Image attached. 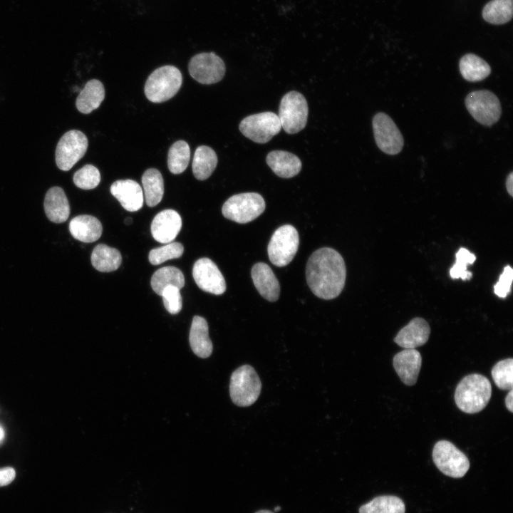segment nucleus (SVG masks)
I'll list each match as a JSON object with an SVG mask.
<instances>
[{"label": "nucleus", "mask_w": 513, "mask_h": 513, "mask_svg": "<svg viewBox=\"0 0 513 513\" xmlns=\"http://www.w3.org/2000/svg\"><path fill=\"white\" fill-rule=\"evenodd\" d=\"M306 276L311 291L318 298L329 300L342 291L346 268L342 256L335 249L323 247L315 251L306 264Z\"/></svg>", "instance_id": "f257e3e1"}, {"label": "nucleus", "mask_w": 513, "mask_h": 513, "mask_svg": "<svg viewBox=\"0 0 513 513\" xmlns=\"http://www.w3.org/2000/svg\"><path fill=\"white\" fill-rule=\"evenodd\" d=\"M492 396V385L487 378L478 374H470L457 384L455 401L464 413L473 414L482 410Z\"/></svg>", "instance_id": "f03ea898"}, {"label": "nucleus", "mask_w": 513, "mask_h": 513, "mask_svg": "<svg viewBox=\"0 0 513 513\" xmlns=\"http://www.w3.org/2000/svg\"><path fill=\"white\" fill-rule=\"evenodd\" d=\"M182 83L180 71L167 65L155 69L145 84V94L152 103H162L172 98L180 90Z\"/></svg>", "instance_id": "7ed1b4c3"}, {"label": "nucleus", "mask_w": 513, "mask_h": 513, "mask_svg": "<svg viewBox=\"0 0 513 513\" xmlns=\"http://www.w3.org/2000/svg\"><path fill=\"white\" fill-rule=\"evenodd\" d=\"M261 390V380L252 366L243 365L232 373L229 394L236 405L247 407L252 405L258 399Z\"/></svg>", "instance_id": "20e7f679"}, {"label": "nucleus", "mask_w": 513, "mask_h": 513, "mask_svg": "<svg viewBox=\"0 0 513 513\" xmlns=\"http://www.w3.org/2000/svg\"><path fill=\"white\" fill-rule=\"evenodd\" d=\"M265 202L256 192H245L230 197L223 204L222 214L228 219L240 224L257 218L265 209Z\"/></svg>", "instance_id": "39448f33"}, {"label": "nucleus", "mask_w": 513, "mask_h": 513, "mask_svg": "<svg viewBox=\"0 0 513 513\" xmlns=\"http://www.w3.org/2000/svg\"><path fill=\"white\" fill-rule=\"evenodd\" d=\"M309 108L305 97L297 91H290L281 98L279 118L281 126L289 134L297 133L307 123Z\"/></svg>", "instance_id": "423d86ee"}, {"label": "nucleus", "mask_w": 513, "mask_h": 513, "mask_svg": "<svg viewBox=\"0 0 513 513\" xmlns=\"http://www.w3.org/2000/svg\"><path fill=\"white\" fill-rule=\"evenodd\" d=\"M299 244V237L294 227L285 224L277 228L267 247L270 261L279 267L286 266L295 256Z\"/></svg>", "instance_id": "0eeeda50"}, {"label": "nucleus", "mask_w": 513, "mask_h": 513, "mask_svg": "<svg viewBox=\"0 0 513 513\" xmlns=\"http://www.w3.org/2000/svg\"><path fill=\"white\" fill-rule=\"evenodd\" d=\"M432 460L440 472L453 478L462 477L470 468L467 457L447 440H440L435 443Z\"/></svg>", "instance_id": "6e6552de"}, {"label": "nucleus", "mask_w": 513, "mask_h": 513, "mask_svg": "<svg viewBox=\"0 0 513 513\" xmlns=\"http://www.w3.org/2000/svg\"><path fill=\"white\" fill-rule=\"evenodd\" d=\"M465 102L470 115L483 125L491 126L500 118L502 108L499 100L489 90L472 91L467 95Z\"/></svg>", "instance_id": "1a4fd4ad"}, {"label": "nucleus", "mask_w": 513, "mask_h": 513, "mask_svg": "<svg viewBox=\"0 0 513 513\" xmlns=\"http://www.w3.org/2000/svg\"><path fill=\"white\" fill-rule=\"evenodd\" d=\"M239 128L251 140L266 143L280 132L281 126L278 115L267 111L244 118L239 123Z\"/></svg>", "instance_id": "9d476101"}, {"label": "nucleus", "mask_w": 513, "mask_h": 513, "mask_svg": "<svg viewBox=\"0 0 513 513\" xmlns=\"http://www.w3.org/2000/svg\"><path fill=\"white\" fill-rule=\"evenodd\" d=\"M88 145L86 135L80 130L66 132L59 140L56 150V162L63 171H68L85 155Z\"/></svg>", "instance_id": "9b49d317"}, {"label": "nucleus", "mask_w": 513, "mask_h": 513, "mask_svg": "<svg viewBox=\"0 0 513 513\" xmlns=\"http://www.w3.org/2000/svg\"><path fill=\"white\" fill-rule=\"evenodd\" d=\"M375 141L383 152L395 155L404 145L403 137L392 118L384 113H378L373 118Z\"/></svg>", "instance_id": "f8f14e48"}, {"label": "nucleus", "mask_w": 513, "mask_h": 513, "mask_svg": "<svg viewBox=\"0 0 513 513\" xmlns=\"http://www.w3.org/2000/svg\"><path fill=\"white\" fill-rule=\"evenodd\" d=\"M190 76L202 84H212L220 81L225 74L222 59L214 52L200 53L190 61Z\"/></svg>", "instance_id": "ddd939ff"}, {"label": "nucleus", "mask_w": 513, "mask_h": 513, "mask_svg": "<svg viewBox=\"0 0 513 513\" xmlns=\"http://www.w3.org/2000/svg\"><path fill=\"white\" fill-rule=\"evenodd\" d=\"M192 276L198 287L205 292L220 295L226 291V282L222 274L208 258H201L195 263Z\"/></svg>", "instance_id": "4468645a"}, {"label": "nucleus", "mask_w": 513, "mask_h": 513, "mask_svg": "<svg viewBox=\"0 0 513 513\" xmlns=\"http://www.w3.org/2000/svg\"><path fill=\"white\" fill-rule=\"evenodd\" d=\"M182 227L180 215L173 209L159 212L151 224V234L154 239L162 244L172 242Z\"/></svg>", "instance_id": "2eb2a0df"}, {"label": "nucleus", "mask_w": 513, "mask_h": 513, "mask_svg": "<svg viewBox=\"0 0 513 513\" xmlns=\"http://www.w3.org/2000/svg\"><path fill=\"white\" fill-rule=\"evenodd\" d=\"M393 364L404 384L413 385L416 383L422 365V357L418 351L405 348L395 355Z\"/></svg>", "instance_id": "dca6fc26"}, {"label": "nucleus", "mask_w": 513, "mask_h": 513, "mask_svg": "<svg viewBox=\"0 0 513 513\" xmlns=\"http://www.w3.org/2000/svg\"><path fill=\"white\" fill-rule=\"evenodd\" d=\"M110 193L129 212L142 208L144 195L140 185L133 180H119L110 186Z\"/></svg>", "instance_id": "f3484780"}, {"label": "nucleus", "mask_w": 513, "mask_h": 513, "mask_svg": "<svg viewBox=\"0 0 513 513\" xmlns=\"http://www.w3.org/2000/svg\"><path fill=\"white\" fill-rule=\"evenodd\" d=\"M430 333L428 323L424 318L417 317L399 331L394 341L402 348L415 349L428 341Z\"/></svg>", "instance_id": "a211bd4d"}, {"label": "nucleus", "mask_w": 513, "mask_h": 513, "mask_svg": "<svg viewBox=\"0 0 513 513\" xmlns=\"http://www.w3.org/2000/svg\"><path fill=\"white\" fill-rule=\"evenodd\" d=\"M251 276L254 286L263 298L269 301H275L279 299V283L268 264L264 262L255 264L252 266Z\"/></svg>", "instance_id": "6ab92c4d"}, {"label": "nucleus", "mask_w": 513, "mask_h": 513, "mask_svg": "<svg viewBox=\"0 0 513 513\" xmlns=\"http://www.w3.org/2000/svg\"><path fill=\"white\" fill-rule=\"evenodd\" d=\"M43 206L48 219L54 223L64 222L70 215L68 198L59 187H53L47 191Z\"/></svg>", "instance_id": "aec40b11"}, {"label": "nucleus", "mask_w": 513, "mask_h": 513, "mask_svg": "<svg viewBox=\"0 0 513 513\" xmlns=\"http://www.w3.org/2000/svg\"><path fill=\"white\" fill-rule=\"evenodd\" d=\"M266 161L272 171L282 178L293 177L301 169L300 159L287 151L273 150L267 155Z\"/></svg>", "instance_id": "412c9836"}, {"label": "nucleus", "mask_w": 513, "mask_h": 513, "mask_svg": "<svg viewBox=\"0 0 513 513\" xmlns=\"http://www.w3.org/2000/svg\"><path fill=\"white\" fill-rule=\"evenodd\" d=\"M68 228L76 239L86 243L95 242L100 237L103 232L100 222L95 217L87 214L73 218Z\"/></svg>", "instance_id": "4be33fe9"}, {"label": "nucleus", "mask_w": 513, "mask_h": 513, "mask_svg": "<svg viewBox=\"0 0 513 513\" xmlns=\"http://www.w3.org/2000/svg\"><path fill=\"white\" fill-rule=\"evenodd\" d=\"M208 331V323L205 318L200 316H194L189 341L192 351L200 358H207L212 353L213 346Z\"/></svg>", "instance_id": "5701e85b"}, {"label": "nucleus", "mask_w": 513, "mask_h": 513, "mask_svg": "<svg viewBox=\"0 0 513 513\" xmlns=\"http://www.w3.org/2000/svg\"><path fill=\"white\" fill-rule=\"evenodd\" d=\"M105 98L103 83L96 79L88 81L81 90L76 100L77 109L83 114H88L97 109Z\"/></svg>", "instance_id": "b1692460"}, {"label": "nucleus", "mask_w": 513, "mask_h": 513, "mask_svg": "<svg viewBox=\"0 0 513 513\" xmlns=\"http://www.w3.org/2000/svg\"><path fill=\"white\" fill-rule=\"evenodd\" d=\"M459 68L462 76L470 82L482 81L491 73L489 65L474 53L464 55L460 60Z\"/></svg>", "instance_id": "393cba45"}, {"label": "nucleus", "mask_w": 513, "mask_h": 513, "mask_svg": "<svg viewBox=\"0 0 513 513\" xmlns=\"http://www.w3.org/2000/svg\"><path fill=\"white\" fill-rule=\"evenodd\" d=\"M90 260L96 270L110 272L115 271L120 266L122 256L118 249L100 244L93 249Z\"/></svg>", "instance_id": "a878e982"}, {"label": "nucleus", "mask_w": 513, "mask_h": 513, "mask_svg": "<svg viewBox=\"0 0 513 513\" xmlns=\"http://www.w3.org/2000/svg\"><path fill=\"white\" fill-rule=\"evenodd\" d=\"M217 164V156L214 150L206 145L199 146L192 160V172L199 180L207 179L214 172Z\"/></svg>", "instance_id": "bb28decb"}, {"label": "nucleus", "mask_w": 513, "mask_h": 513, "mask_svg": "<svg viewBox=\"0 0 513 513\" xmlns=\"http://www.w3.org/2000/svg\"><path fill=\"white\" fill-rule=\"evenodd\" d=\"M144 197L149 207L159 204L164 195V181L160 172L155 168L145 171L142 177Z\"/></svg>", "instance_id": "cd10ccee"}, {"label": "nucleus", "mask_w": 513, "mask_h": 513, "mask_svg": "<svg viewBox=\"0 0 513 513\" xmlns=\"http://www.w3.org/2000/svg\"><path fill=\"white\" fill-rule=\"evenodd\" d=\"M150 284L152 290L161 296L167 286H175L180 290L185 285V277L182 272L174 266H165L157 270L151 278Z\"/></svg>", "instance_id": "c85d7f7f"}, {"label": "nucleus", "mask_w": 513, "mask_h": 513, "mask_svg": "<svg viewBox=\"0 0 513 513\" xmlns=\"http://www.w3.org/2000/svg\"><path fill=\"white\" fill-rule=\"evenodd\" d=\"M405 504L401 499L393 495L378 496L362 505L359 513H405Z\"/></svg>", "instance_id": "c756f323"}, {"label": "nucleus", "mask_w": 513, "mask_h": 513, "mask_svg": "<svg viewBox=\"0 0 513 513\" xmlns=\"http://www.w3.org/2000/svg\"><path fill=\"white\" fill-rule=\"evenodd\" d=\"M512 0H492L483 8V19L492 24H504L512 17Z\"/></svg>", "instance_id": "7c9ffc66"}, {"label": "nucleus", "mask_w": 513, "mask_h": 513, "mask_svg": "<svg viewBox=\"0 0 513 513\" xmlns=\"http://www.w3.org/2000/svg\"><path fill=\"white\" fill-rule=\"evenodd\" d=\"M190 149L184 140H178L170 147L167 155V166L173 174L183 172L190 162Z\"/></svg>", "instance_id": "2f4dec72"}, {"label": "nucleus", "mask_w": 513, "mask_h": 513, "mask_svg": "<svg viewBox=\"0 0 513 513\" xmlns=\"http://www.w3.org/2000/svg\"><path fill=\"white\" fill-rule=\"evenodd\" d=\"M491 373L495 385L499 389H512L513 359L512 358L498 361L493 366Z\"/></svg>", "instance_id": "473e14b6"}, {"label": "nucleus", "mask_w": 513, "mask_h": 513, "mask_svg": "<svg viewBox=\"0 0 513 513\" xmlns=\"http://www.w3.org/2000/svg\"><path fill=\"white\" fill-rule=\"evenodd\" d=\"M184 252L183 245L180 242H170L152 249L149 253V261L153 265H158L169 259L180 258Z\"/></svg>", "instance_id": "72a5a7b5"}, {"label": "nucleus", "mask_w": 513, "mask_h": 513, "mask_svg": "<svg viewBox=\"0 0 513 513\" xmlns=\"http://www.w3.org/2000/svg\"><path fill=\"white\" fill-rule=\"evenodd\" d=\"M99 170L92 165H86L73 175V182L76 187L83 190L95 188L100 183Z\"/></svg>", "instance_id": "f704fd0d"}, {"label": "nucleus", "mask_w": 513, "mask_h": 513, "mask_svg": "<svg viewBox=\"0 0 513 513\" xmlns=\"http://www.w3.org/2000/svg\"><path fill=\"white\" fill-rule=\"evenodd\" d=\"M161 296L166 310L171 314L179 313L182 306V299L180 289L175 286H167Z\"/></svg>", "instance_id": "c9c22d12"}, {"label": "nucleus", "mask_w": 513, "mask_h": 513, "mask_svg": "<svg viewBox=\"0 0 513 513\" xmlns=\"http://www.w3.org/2000/svg\"><path fill=\"white\" fill-rule=\"evenodd\" d=\"M512 279L513 270L510 266H507L494 286L495 294L500 298H505L510 292Z\"/></svg>", "instance_id": "e433bc0d"}, {"label": "nucleus", "mask_w": 513, "mask_h": 513, "mask_svg": "<svg viewBox=\"0 0 513 513\" xmlns=\"http://www.w3.org/2000/svg\"><path fill=\"white\" fill-rule=\"evenodd\" d=\"M450 276L452 279H462L463 280L470 279L472 277V273L467 269V266L456 263L450 270Z\"/></svg>", "instance_id": "4c0bfd02"}, {"label": "nucleus", "mask_w": 513, "mask_h": 513, "mask_svg": "<svg viewBox=\"0 0 513 513\" xmlns=\"http://www.w3.org/2000/svg\"><path fill=\"white\" fill-rule=\"evenodd\" d=\"M475 259V254L470 253L465 248H460L456 254V261L461 262L467 266L473 264Z\"/></svg>", "instance_id": "58836bf2"}, {"label": "nucleus", "mask_w": 513, "mask_h": 513, "mask_svg": "<svg viewBox=\"0 0 513 513\" xmlns=\"http://www.w3.org/2000/svg\"><path fill=\"white\" fill-rule=\"evenodd\" d=\"M15 470L12 467L0 469V487L10 484L15 478Z\"/></svg>", "instance_id": "ea45409f"}, {"label": "nucleus", "mask_w": 513, "mask_h": 513, "mask_svg": "<svg viewBox=\"0 0 513 513\" xmlns=\"http://www.w3.org/2000/svg\"><path fill=\"white\" fill-rule=\"evenodd\" d=\"M505 405L508 410L511 413L513 412V390H509L505 398Z\"/></svg>", "instance_id": "a19ab883"}, {"label": "nucleus", "mask_w": 513, "mask_h": 513, "mask_svg": "<svg viewBox=\"0 0 513 513\" xmlns=\"http://www.w3.org/2000/svg\"><path fill=\"white\" fill-rule=\"evenodd\" d=\"M507 191L510 196H513V172H511L506 179Z\"/></svg>", "instance_id": "79ce46f5"}, {"label": "nucleus", "mask_w": 513, "mask_h": 513, "mask_svg": "<svg viewBox=\"0 0 513 513\" xmlns=\"http://www.w3.org/2000/svg\"><path fill=\"white\" fill-rule=\"evenodd\" d=\"M124 222L126 225H130L132 223L133 219L131 217H126Z\"/></svg>", "instance_id": "37998d69"}, {"label": "nucleus", "mask_w": 513, "mask_h": 513, "mask_svg": "<svg viewBox=\"0 0 513 513\" xmlns=\"http://www.w3.org/2000/svg\"><path fill=\"white\" fill-rule=\"evenodd\" d=\"M255 513H274V512L270 510L262 509V510L257 511Z\"/></svg>", "instance_id": "c03bdc74"}, {"label": "nucleus", "mask_w": 513, "mask_h": 513, "mask_svg": "<svg viewBox=\"0 0 513 513\" xmlns=\"http://www.w3.org/2000/svg\"><path fill=\"white\" fill-rule=\"evenodd\" d=\"M4 436V432L1 427H0V441L3 439Z\"/></svg>", "instance_id": "a18cd8bd"}, {"label": "nucleus", "mask_w": 513, "mask_h": 513, "mask_svg": "<svg viewBox=\"0 0 513 513\" xmlns=\"http://www.w3.org/2000/svg\"><path fill=\"white\" fill-rule=\"evenodd\" d=\"M280 509H281L280 507H277V508H276V509H274V511H275V512H277V511L280 510Z\"/></svg>", "instance_id": "49530a36"}]
</instances>
